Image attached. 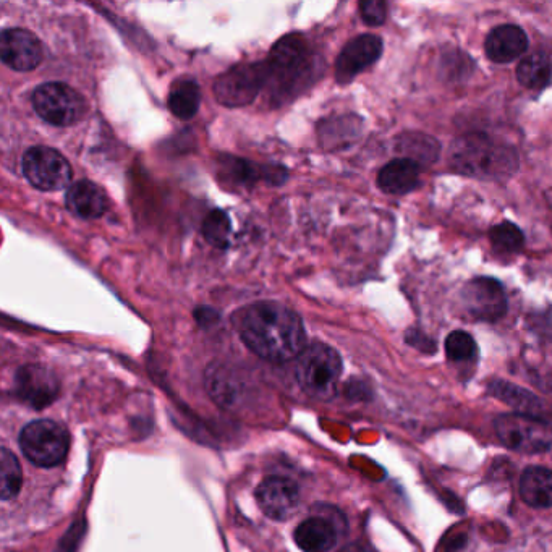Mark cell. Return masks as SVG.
<instances>
[{"instance_id": "obj_2", "label": "cell", "mask_w": 552, "mask_h": 552, "mask_svg": "<svg viewBox=\"0 0 552 552\" xmlns=\"http://www.w3.org/2000/svg\"><path fill=\"white\" fill-rule=\"evenodd\" d=\"M451 164L457 172L480 179H507L517 169V154L481 133L462 136L451 151Z\"/></svg>"}, {"instance_id": "obj_26", "label": "cell", "mask_w": 552, "mask_h": 552, "mask_svg": "<svg viewBox=\"0 0 552 552\" xmlns=\"http://www.w3.org/2000/svg\"><path fill=\"white\" fill-rule=\"evenodd\" d=\"M489 238H491V243L497 251L507 253V255L519 253L525 245L522 230L512 222H502L499 226H494L489 232Z\"/></svg>"}, {"instance_id": "obj_11", "label": "cell", "mask_w": 552, "mask_h": 552, "mask_svg": "<svg viewBox=\"0 0 552 552\" xmlns=\"http://www.w3.org/2000/svg\"><path fill=\"white\" fill-rule=\"evenodd\" d=\"M0 57L7 67L17 72H30L43 60L39 39L22 28H10L0 36Z\"/></svg>"}, {"instance_id": "obj_27", "label": "cell", "mask_w": 552, "mask_h": 552, "mask_svg": "<svg viewBox=\"0 0 552 552\" xmlns=\"http://www.w3.org/2000/svg\"><path fill=\"white\" fill-rule=\"evenodd\" d=\"M476 342L463 331L452 332L446 340L447 358L452 361H472L476 357Z\"/></svg>"}, {"instance_id": "obj_8", "label": "cell", "mask_w": 552, "mask_h": 552, "mask_svg": "<svg viewBox=\"0 0 552 552\" xmlns=\"http://www.w3.org/2000/svg\"><path fill=\"white\" fill-rule=\"evenodd\" d=\"M268 64L237 65L217 78L214 96L222 106H247L268 81Z\"/></svg>"}, {"instance_id": "obj_19", "label": "cell", "mask_w": 552, "mask_h": 552, "mask_svg": "<svg viewBox=\"0 0 552 552\" xmlns=\"http://www.w3.org/2000/svg\"><path fill=\"white\" fill-rule=\"evenodd\" d=\"M520 496L535 509L552 507V472L548 468L530 467L520 478Z\"/></svg>"}, {"instance_id": "obj_5", "label": "cell", "mask_w": 552, "mask_h": 552, "mask_svg": "<svg viewBox=\"0 0 552 552\" xmlns=\"http://www.w3.org/2000/svg\"><path fill=\"white\" fill-rule=\"evenodd\" d=\"M68 446V433L56 421H33L20 434L22 452L36 467L52 468L64 462Z\"/></svg>"}, {"instance_id": "obj_10", "label": "cell", "mask_w": 552, "mask_h": 552, "mask_svg": "<svg viewBox=\"0 0 552 552\" xmlns=\"http://www.w3.org/2000/svg\"><path fill=\"white\" fill-rule=\"evenodd\" d=\"M15 394L33 408L47 407L59 394L56 374L41 365L22 366L15 376Z\"/></svg>"}, {"instance_id": "obj_23", "label": "cell", "mask_w": 552, "mask_h": 552, "mask_svg": "<svg viewBox=\"0 0 552 552\" xmlns=\"http://www.w3.org/2000/svg\"><path fill=\"white\" fill-rule=\"evenodd\" d=\"M402 153L407 159L418 162H433L438 158V141L420 133H405L402 136Z\"/></svg>"}, {"instance_id": "obj_12", "label": "cell", "mask_w": 552, "mask_h": 552, "mask_svg": "<svg viewBox=\"0 0 552 552\" xmlns=\"http://www.w3.org/2000/svg\"><path fill=\"white\" fill-rule=\"evenodd\" d=\"M383 54V41L374 34H361L352 39L340 52L336 64V78L339 83H349L358 73L378 62Z\"/></svg>"}, {"instance_id": "obj_24", "label": "cell", "mask_w": 552, "mask_h": 552, "mask_svg": "<svg viewBox=\"0 0 552 552\" xmlns=\"http://www.w3.org/2000/svg\"><path fill=\"white\" fill-rule=\"evenodd\" d=\"M0 468H2V499L10 501L20 493L23 475L17 457L5 447L0 455Z\"/></svg>"}, {"instance_id": "obj_4", "label": "cell", "mask_w": 552, "mask_h": 552, "mask_svg": "<svg viewBox=\"0 0 552 552\" xmlns=\"http://www.w3.org/2000/svg\"><path fill=\"white\" fill-rule=\"evenodd\" d=\"M499 441L520 454H541L552 447V428L548 421L522 413H507L494 420Z\"/></svg>"}, {"instance_id": "obj_14", "label": "cell", "mask_w": 552, "mask_h": 552, "mask_svg": "<svg viewBox=\"0 0 552 552\" xmlns=\"http://www.w3.org/2000/svg\"><path fill=\"white\" fill-rule=\"evenodd\" d=\"M527 49V34L519 26H497L486 38V56L496 64H509L512 60L523 56Z\"/></svg>"}, {"instance_id": "obj_22", "label": "cell", "mask_w": 552, "mask_h": 552, "mask_svg": "<svg viewBox=\"0 0 552 552\" xmlns=\"http://www.w3.org/2000/svg\"><path fill=\"white\" fill-rule=\"evenodd\" d=\"M200 86L192 78H180L175 81L169 94V109L175 117L182 120L192 119L200 109Z\"/></svg>"}, {"instance_id": "obj_6", "label": "cell", "mask_w": 552, "mask_h": 552, "mask_svg": "<svg viewBox=\"0 0 552 552\" xmlns=\"http://www.w3.org/2000/svg\"><path fill=\"white\" fill-rule=\"evenodd\" d=\"M34 111L47 124L68 127L83 119L86 101L77 90L65 83H44L33 94Z\"/></svg>"}, {"instance_id": "obj_9", "label": "cell", "mask_w": 552, "mask_h": 552, "mask_svg": "<svg viewBox=\"0 0 552 552\" xmlns=\"http://www.w3.org/2000/svg\"><path fill=\"white\" fill-rule=\"evenodd\" d=\"M470 315L481 321H497L506 315L507 297L501 282L491 277H476L460 293Z\"/></svg>"}, {"instance_id": "obj_13", "label": "cell", "mask_w": 552, "mask_h": 552, "mask_svg": "<svg viewBox=\"0 0 552 552\" xmlns=\"http://www.w3.org/2000/svg\"><path fill=\"white\" fill-rule=\"evenodd\" d=\"M258 504L269 519L287 520L295 514L300 496L297 486L281 476H271L256 491Z\"/></svg>"}, {"instance_id": "obj_21", "label": "cell", "mask_w": 552, "mask_h": 552, "mask_svg": "<svg viewBox=\"0 0 552 552\" xmlns=\"http://www.w3.org/2000/svg\"><path fill=\"white\" fill-rule=\"evenodd\" d=\"M517 78L528 90H543L552 81V57L544 52L530 54L517 67Z\"/></svg>"}, {"instance_id": "obj_25", "label": "cell", "mask_w": 552, "mask_h": 552, "mask_svg": "<svg viewBox=\"0 0 552 552\" xmlns=\"http://www.w3.org/2000/svg\"><path fill=\"white\" fill-rule=\"evenodd\" d=\"M203 235L214 247L226 248L232 235V222L227 213L221 209L211 211L204 219Z\"/></svg>"}, {"instance_id": "obj_20", "label": "cell", "mask_w": 552, "mask_h": 552, "mask_svg": "<svg viewBox=\"0 0 552 552\" xmlns=\"http://www.w3.org/2000/svg\"><path fill=\"white\" fill-rule=\"evenodd\" d=\"M489 391L497 399L504 400L506 404L517 408L519 412H522V415L543 420L544 415L548 412L543 400L538 399L530 392L523 391L520 387L510 386L504 381H496V383L491 384Z\"/></svg>"}, {"instance_id": "obj_3", "label": "cell", "mask_w": 552, "mask_h": 552, "mask_svg": "<svg viewBox=\"0 0 552 552\" xmlns=\"http://www.w3.org/2000/svg\"><path fill=\"white\" fill-rule=\"evenodd\" d=\"M342 374L339 353L329 345L315 342L305 347L297 363V381L313 399L329 400L336 394Z\"/></svg>"}, {"instance_id": "obj_17", "label": "cell", "mask_w": 552, "mask_h": 552, "mask_svg": "<svg viewBox=\"0 0 552 552\" xmlns=\"http://www.w3.org/2000/svg\"><path fill=\"white\" fill-rule=\"evenodd\" d=\"M308 59V49L300 34H289L281 41H277L272 47L269 57V72H276L277 75H292L302 70Z\"/></svg>"}, {"instance_id": "obj_28", "label": "cell", "mask_w": 552, "mask_h": 552, "mask_svg": "<svg viewBox=\"0 0 552 552\" xmlns=\"http://www.w3.org/2000/svg\"><path fill=\"white\" fill-rule=\"evenodd\" d=\"M361 18L371 26L383 25L387 17V5L381 0H366L360 4Z\"/></svg>"}, {"instance_id": "obj_16", "label": "cell", "mask_w": 552, "mask_h": 552, "mask_svg": "<svg viewBox=\"0 0 552 552\" xmlns=\"http://www.w3.org/2000/svg\"><path fill=\"white\" fill-rule=\"evenodd\" d=\"M378 185L387 195H407L420 185V164L412 159H394L381 169Z\"/></svg>"}, {"instance_id": "obj_15", "label": "cell", "mask_w": 552, "mask_h": 552, "mask_svg": "<svg viewBox=\"0 0 552 552\" xmlns=\"http://www.w3.org/2000/svg\"><path fill=\"white\" fill-rule=\"evenodd\" d=\"M67 208L83 219H98L107 211V196L91 180H80L70 185L65 195Z\"/></svg>"}, {"instance_id": "obj_18", "label": "cell", "mask_w": 552, "mask_h": 552, "mask_svg": "<svg viewBox=\"0 0 552 552\" xmlns=\"http://www.w3.org/2000/svg\"><path fill=\"white\" fill-rule=\"evenodd\" d=\"M336 525L326 517H311L298 525L295 543L305 552H326L337 543Z\"/></svg>"}, {"instance_id": "obj_7", "label": "cell", "mask_w": 552, "mask_h": 552, "mask_svg": "<svg viewBox=\"0 0 552 552\" xmlns=\"http://www.w3.org/2000/svg\"><path fill=\"white\" fill-rule=\"evenodd\" d=\"M23 174L26 180L43 192H57L72 180V167L67 159L47 146H34L23 156Z\"/></svg>"}, {"instance_id": "obj_1", "label": "cell", "mask_w": 552, "mask_h": 552, "mask_svg": "<svg viewBox=\"0 0 552 552\" xmlns=\"http://www.w3.org/2000/svg\"><path fill=\"white\" fill-rule=\"evenodd\" d=\"M238 332L251 352L274 363L293 360L305 350L302 318L282 303L248 306L238 319Z\"/></svg>"}]
</instances>
